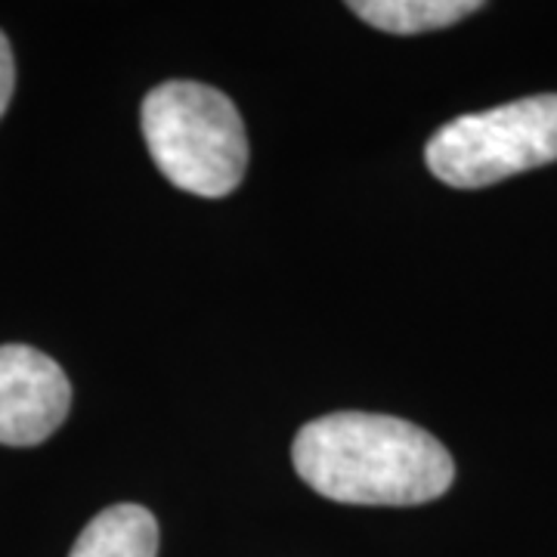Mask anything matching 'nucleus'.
<instances>
[{"instance_id": "obj_4", "label": "nucleus", "mask_w": 557, "mask_h": 557, "mask_svg": "<svg viewBox=\"0 0 557 557\" xmlns=\"http://www.w3.org/2000/svg\"><path fill=\"white\" fill-rule=\"evenodd\" d=\"M72 384L57 359L28 344L0 347V443L35 446L60 428Z\"/></svg>"}, {"instance_id": "obj_3", "label": "nucleus", "mask_w": 557, "mask_h": 557, "mask_svg": "<svg viewBox=\"0 0 557 557\" xmlns=\"http://www.w3.org/2000/svg\"><path fill=\"white\" fill-rule=\"evenodd\" d=\"M431 174L456 189H480L557 161V94L505 102L449 121L428 139Z\"/></svg>"}, {"instance_id": "obj_7", "label": "nucleus", "mask_w": 557, "mask_h": 557, "mask_svg": "<svg viewBox=\"0 0 557 557\" xmlns=\"http://www.w3.org/2000/svg\"><path fill=\"white\" fill-rule=\"evenodd\" d=\"M13 90H16V62H13L10 40L0 32V115L7 112V106L13 100Z\"/></svg>"}, {"instance_id": "obj_2", "label": "nucleus", "mask_w": 557, "mask_h": 557, "mask_svg": "<svg viewBox=\"0 0 557 557\" xmlns=\"http://www.w3.org/2000/svg\"><path fill=\"white\" fill-rule=\"evenodd\" d=\"M143 137L164 177L183 193L230 196L248 168V137L236 102L199 81H168L143 100Z\"/></svg>"}, {"instance_id": "obj_1", "label": "nucleus", "mask_w": 557, "mask_h": 557, "mask_svg": "<svg viewBox=\"0 0 557 557\" xmlns=\"http://www.w3.org/2000/svg\"><path fill=\"white\" fill-rule=\"evenodd\" d=\"M295 471L319 496L344 505H424L456 478L453 456L406 418L335 412L300 428Z\"/></svg>"}, {"instance_id": "obj_5", "label": "nucleus", "mask_w": 557, "mask_h": 557, "mask_svg": "<svg viewBox=\"0 0 557 557\" xmlns=\"http://www.w3.org/2000/svg\"><path fill=\"white\" fill-rule=\"evenodd\" d=\"M159 523L143 505H112L81 530L69 557H156Z\"/></svg>"}, {"instance_id": "obj_6", "label": "nucleus", "mask_w": 557, "mask_h": 557, "mask_svg": "<svg viewBox=\"0 0 557 557\" xmlns=\"http://www.w3.org/2000/svg\"><path fill=\"white\" fill-rule=\"evenodd\" d=\"M478 0H354L350 10L359 20L387 35H421L456 25L478 13Z\"/></svg>"}]
</instances>
